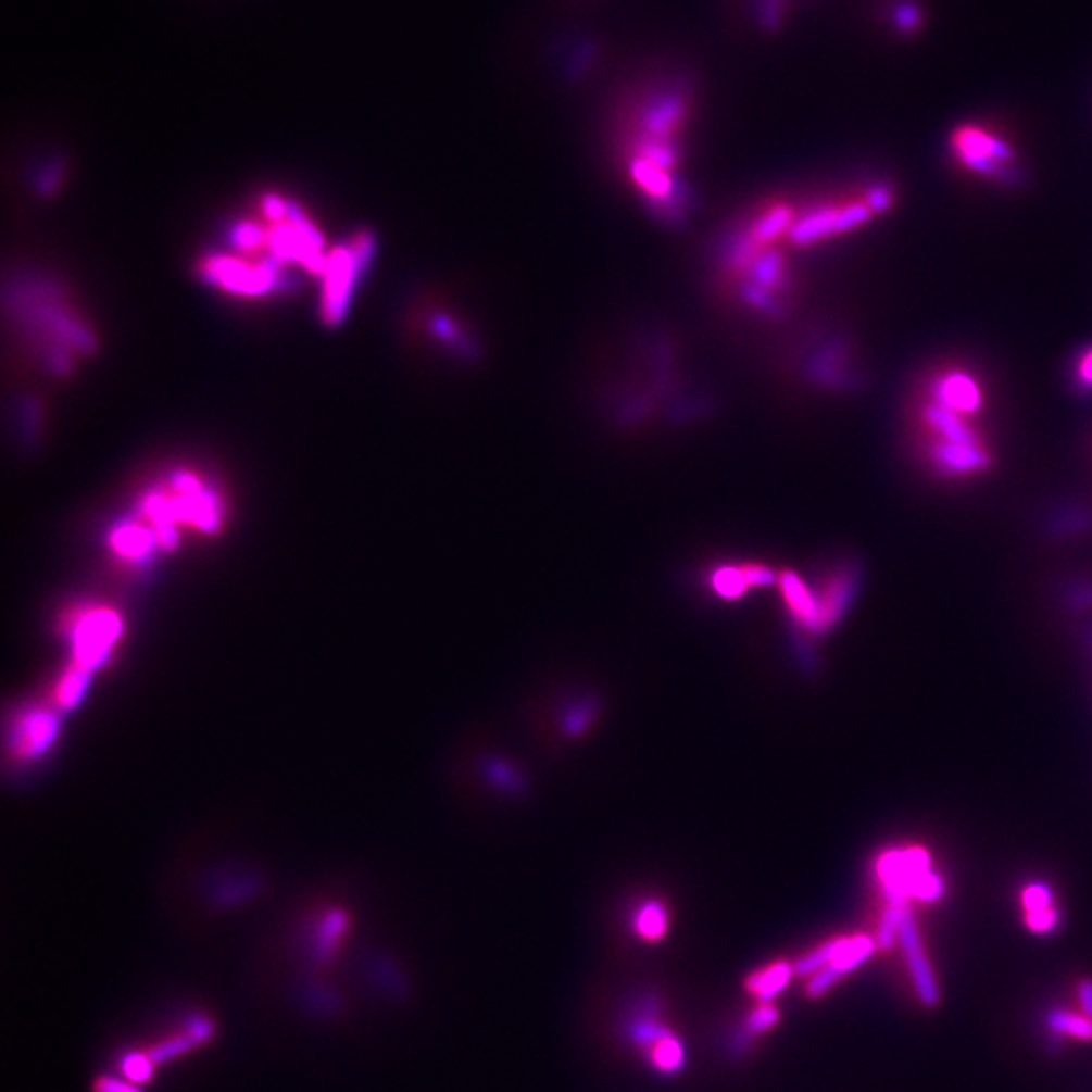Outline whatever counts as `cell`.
I'll return each mask as SVG.
<instances>
[{
    "label": "cell",
    "instance_id": "cell-1",
    "mask_svg": "<svg viewBox=\"0 0 1092 1092\" xmlns=\"http://www.w3.org/2000/svg\"><path fill=\"white\" fill-rule=\"evenodd\" d=\"M876 876L890 903L904 904L908 896L932 903L943 896V880L931 873V859L922 848L882 854L876 862Z\"/></svg>",
    "mask_w": 1092,
    "mask_h": 1092
},
{
    "label": "cell",
    "instance_id": "cell-2",
    "mask_svg": "<svg viewBox=\"0 0 1092 1092\" xmlns=\"http://www.w3.org/2000/svg\"><path fill=\"white\" fill-rule=\"evenodd\" d=\"M951 150L965 168L977 175L1007 180V175L1014 173L1009 168L1016 156L1012 146L1000 134L986 126L979 124L959 126L951 136Z\"/></svg>",
    "mask_w": 1092,
    "mask_h": 1092
},
{
    "label": "cell",
    "instance_id": "cell-3",
    "mask_svg": "<svg viewBox=\"0 0 1092 1092\" xmlns=\"http://www.w3.org/2000/svg\"><path fill=\"white\" fill-rule=\"evenodd\" d=\"M874 211L866 199L862 203L844 204V206H824L809 213L807 217L798 221L795 227H791V239L798 246H809L816 243L824 237L845 234L854 227L868 221Z\"/></svg>",
    "mask_w": 1092,
    "mask_h": 1092
},
{
    "label": "cell",
    "instance_id": "cell-4",
    "mask_svg": "<svg viewBox=\"0 0 1092 1092\" xmlns=\"http://www.w3.org/2000/svg\"><path fill=\"white\" fill-rule=\"evenodd\" d=\"M899 941L903 945L904 957H906V963H908V971L913 976V983H915L918 1000L927 1005V1007H934V1005L939 1004V1000H941V991H939L937 979H934V974H932L931 963L927 959V953H925L922 943H920L917 922H915V918H913L908 908H906L903 922H901Z\"/></svg>",
    "mask_w": 1092,
    "mask_h": 1092
},
{
    "label": "cell",
    "instance_id": "cell-5",
    "mask_svg": "<svg viewBox=\"0 0 1092 1092\" xmlns=\"http://www.w3.org/2000/svg\"><path fill=\"white\" fill-rule=\"evenodd\" d=\"M117 619L116 615L108 610L96 612L84 617L77 624V666L81 668H93L102 662L112 641L116 640Z\"/></svg>",
    "mask_w": 1092,
    "mask_h": 1092
},
{
    "label": "cell",
    "instance_id": "cell-6",
    "mask_svg": "<svg viewBox=\"0 0 1092 1092\" xmlns=\"http://www.w3.org/2000/svg\"><path fill=\"white\" fill-rule=\"evenodd\" d=\"M777 587H779V593H781L793 622L809 631H816V633L821 631L816 591L803 581L798 573H791V570L777 575Z\"/></svg>",
    "mask_w": 1092,
    "mask_h": 1092
},
{
    "label": "cell",
    "instance_id": "cell-7",
    "mask_svg": "<svg viewBox=\"0 0 1092 1092\" xmlns=\"http://www.w3.org/2000/svg\"><path fill=\"white\" fill-rule=\"evenodd\" d=\"M932 399L937 405L959 415H976L983 397L976 380L965 373H946L932 385Z\"/></svg>",
    "mask_w": 1092,
    "mask_h": 1092
},
{
    "label": "cell",
    "instance_id": "cell-8",
    "mask_svg": "<svg viewBox=\"0 0 1092 1092\" xmlns=\"http://www.w3.org/2000/svg\"><path fill=\"white\" fill-rule=\"evenodd\" d=\"M771 582H777V573L765 565H741V567H723L714 570L711 577V587L718 598L739 599L751 589L767 587Z\"/></svg>",
    "mask_w": 1092,
    "mask_h": 1092
},
{
    "label": "cell",
    "instance_id": "cell-9",
    "mask_svg": "<svg viewBox=\"0 0 1092 1092\" xmlns=\"http://www.w3.org/2000/svg\"><path fill=\"white\" fill-rule=\"evenodd\" d=\"M856 593V575L852 573H838L830 577L826 585L816 591L817 605H819V619H821V631L836 626L842 617L845 607Z\"/></svg>",
    "mask_w": 1092,
    "mask_h": 1092
},
{
    "label": "cell",
    "instance_id": "cell-10",
    "mask_svg": "<svg viewBox=\"0 0 1092 1092\" xmlns=\"http://www.w3.org/2000/svg\"><path fill=\"white\" fill-rule=\"evenodd\" d=\"M795 974V967L791 963H773L769 967H763L746 979V990L758 997L763 1004H769L775 995H779L786 990L787 983Z\"/></svg>",
    "mask_w": 1092,
    "mask_h": 1092
},
{
    "label": "cell",
    "instance_id": "cell-11",
    "mask_svg": "<svg viewBox=\"0 0 1092 1092\" xmlns=\"http://www.w3.org/2000/svg\"><path fill=\"white\" fill-rule=\"evenodd\" d=\"M633 929L645 941H660L668 931V913L664 904L657 901L641 904L633 917Z\"/></svg>",
    "mask_w": 1092,
    "mask_h": 1092
},
{
    "label": "cell",
    "instance_id": "cell-12",
    "mask_svg": "<svg viewBox=\"0 0 1092 1092\" xmlns=\"http://www.w3.org/2000/svg\"><path fill=\"white\" fill-rule=\"evenodd\" d=\"M51 737H53L51 718L45 714H35L25 720L23 730L18 732V751L21 753L41 751Z\"/></svg>",
    "mask_w": 1092,
    "mask_h": 1092
},
{
    "label": "cell",
    "instance_id": "cell-13",
    "mask_svg": "<svg viewBox=\"0 0 1092 1092\" xmlns=\"http://www.w3.org/2000/svg\"><path fill=\"white\" fill-rule=\"evenodd\" d=\"M650 1058L655 1068H660L662 1072H676L685 1064V1049L676 1038L666 1034L652 1044Z\"/></svg>",
    "mask_w": 1092,
    "mask_h": 1092
},
{
    "label": "cell",
    "instance_id": "cell-14",
    "mask_svg": "<svg viewBox=\"0 0 1092 1092\" xmlns=\"http://www.w3.org/2000/svg\"><path fill=\"white\" fill-rule=\"evenodd\" d=\"M1050 1030L1058 1034L1072 1035L1078 1040H1092V1019L1080 1018L1063 1009H1052L1049 1014Z\"/></svg>",
    "mask_w": 1092,
    "mask_h": 1092
},
{
    "label": "cell",
    "instance_id": "cell-15",
    "mask_svg": "<svg viewBox=\"0 0 1092 1092\" xmlns=\"http://www.w3.org/2000/svg\"><path fill=\"white\" fill-rule=\"evenodd\" d=\"M1021 904H1024L1026 917L1038 915V913H1046V911L1054 908V894H1052V889H1050L1049 884L1034 882V884H1030V887H1026V890H1024Z\"/></svg>",
    "mask_w": 1092,
    "mask_h": 1092
},
{
    "label": "cell",
    "instance_id": "cell-16",
    "mask_svg": "<svg viewBox=\"0 0 1092 1092\" xmlns=\"http://www.w3.org/2000/svg\"><path fill=\"white\" fill-rule=\"evenodd\" d=\"M892 9H894L892 11V27L899 30V33L913 35V33H917L922 27L925 18H922V13H920L917 4L903 0V2L892 4Z\"/></svg>",
    "mask_w": 1092,
    "mask_h": 1092
},
{
    "label": "cell",
    "instance_id": "cell-17",
    "mask_svg": "<svg viewBox=\"0 0 1092 1092\" xmlns=\"http://www.w3.org/2000/svg\"><path fill=\"white\" fill-rule=\"evenodd\" d=\"M86 674H88L86 668L77 666V668H73V670L70 671L65 678H63V682L59 686V702H61L63 706H65V704L70 706V704H73L75 700L81 696V690H84V686H86Z\"/></svg>",
    "mask_w": 1092,
    "mask_h": 1092
},
{
    "label": "cell",
    "instance_id": "cell-18",
    "mask_svg": "<svg viewBox=\"0 0 1092 1092\" xmlns=\"http://www.w3.org/2000/svg\"><path fill=\"white\" fill-rule=\"evenodd\" d=\"M779 1021V1009L771 1004L758 1005L757 1009L746 1018V1034H761L771 1030L773 1026Z\"/></svg>",
    "mask_w": 1092,
    "mask_h": 1092
},
{
    "label": "cell",
    "instance_id": "cell-19",
    "mask_svg": "<svg viewBox=\"0 0 1092 1092\" xmlns=\"http://www.w3.org/2000/svg\"><path fill=\"white\" fill-rule=\"evenodd\" d=\"M1077 380L1084 389H1092V349L1082 354L1077 364Z\"/></svg>",
    "mask_w": 1092,
    "mask_h": 1092
},
{
    "label": "cell",
    "instance_id": "cell-20",
    "mask_svg": "<svg viewBox=\"0 0 1092 1092\" xmlns=\"http://www.w3.org/2000/svg\"><path fill=\"white\" fill-rule=\"evenodd\" d=\"M1078 997H1080V1004H1082V1012H1084V1018L1092 1019V981L1091 979H1084L1078 988Z\"/></svg>",
    "mask_w": 1092,
    "mask_h": 1092
}]
</instances>
